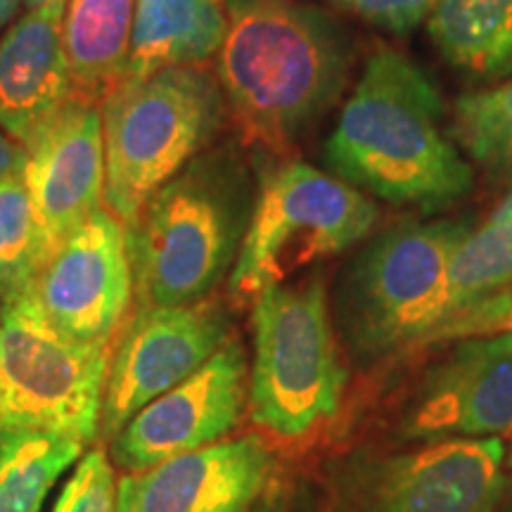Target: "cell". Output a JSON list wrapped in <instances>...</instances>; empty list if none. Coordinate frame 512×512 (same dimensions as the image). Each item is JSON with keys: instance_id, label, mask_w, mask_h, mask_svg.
<instances>
[{"instance_id": "cell-1", "label": "cell", "mask_w": 512, "mask_h": 512, "mask_svg": "<svg viewBox=\"0 0 512 512\" xmlns=\"http://www.w3.org/2000/svg\"><path fill=\"white\" fill-rule=\"evenodd\" d=\"M432 76L387 43L375 46L337 114L323 159L363 195L425 214L463 200L475 171L444 126Z\"/></svg>"}, {"instance_id": "cell-2", "label": "cell", "mask_w": 512, "mask_h": 512, "mask_svg": "<svg viewBox=\"0 0 512 512\" xmlns=\"http://www.w3.org/2000/svg\"><path fill=\"white\" fill-rule=\"evenodd\" d=\"M216 79L242 140L268 152L299 143L347 91L354 41L306 0H223Z\"/></svg>"}, {"instance_id": "cell-3", "label": "cell", "mask_w": 512, "mask_h": 512, "mask_svg": "<svg viewBox=\"0 0 512 512\" xmlns=\"http://www.w3.org/2000/svg\"><path fill=\"white\" fill-rule=\"evenodd\" d=\"M252 204L245 162L223 147L164 183L126 226L138 306L202 302L235 266Z\"/></svg>"}, {"instance_id": "cell-4", "label": "cell", "mask_w": 512, "mask_h": 512, "mask_svg": "<svg viewBox=\"0 0 512 512\" xmlns=\"http://www.w3.org/2000/svg\"><path fill=\"white\" fill-rule=\"evenodd\" d=\"M105 209L128 226L155 192L207 150L226 121L219 79L204 67L126 76L100 102Z\"/></svg>"}, {"instance_id": "cell-5", "label": "cell", "mask_w": 512, "mask_h": 512, "mask_svg": "<svg viewBox=\"0 0 512 512\" xmlns=\"http://www.w3.org/2000/svg\"><path fill=\"white\" fill-rule=\"evenodd\" d=\"M252 304L249 415L278 437H304L339 411L347 384L328 290L323 278L313 275L304 283L268 285Z\"/></svg>"}, {"instance_id": "cell-6", "label": "cell", "mask_w": 512, "mask_h": 512, "mask_svg": "<svg viewBox=\"0 0 512 512\" xmlns=\"http://www.w3.org/2000/svg\"><path fill=\"white\" fill-rule=\"evenodd\" d=\"M377 204L354 185L290 159L261 176L230 292L247 302L302 268L344 254L373 233Z\"/></svg>"}, {"instance_id": "cell-7", "label": "cell", "mask_w": 512, "mask_h": 512, "mask_svg": "<svg viewBox=\"0 0 512 512\" xmlns=\"http://www.w3.org/2000/svg\"><path fill=\"white\" fill-rule=\"evenodd\" d=\"M472 223L403 221L368 242L344 275L342 309L370 354L430 344L448 316V271Z\"/></svg>"}, {"instance_id": "cell-8", "label": "cell", "mask_w": 512, "mask_h": 512, "mask_svg": "<svg viewBox=\"0 0 512 512\" xmlns=\"http://www.w3.org/2000/svg\"><path fill=\"white\" fill-rule=\"evenodd\" d=\"M110 342L55 330L24 290L0 302V430L100 437Z\"/></svg>"}, {"instance_id": "cell-9", "label": "cell", "mask_w": 512, "mask_h": 512, "mask_svg": "<svg viewBox=\"0 0 512 512\" xmlns=\"http://www.w3.org/2000/svg\"><path fill=\"white\" fill-rule=\"evenodd\" d=\"M27 292L64 337L110 342L133 302L124 223L105 207L93 211L48 254Z\"/></svg>"}, {"instance_id": "cell-10", "label": "cell", "mask_w": 512, "mask_h": 512, "mask_svg": "<svg viewBox=\"0 0 512 512\" xmlns=\"http://www.w3.org/2000/svg\"><path fill=\"white\" fill-rule=\"evenodd\" d=\"M228 332L226 311L204 299L185 306H138L110 361L102 437H117L140 408L188 380L228 342Z\"/></svg>"}, {"instance_id": "cell-11", "label": "cell", "mask_w": 512, "mask_h": 512, "mask_svg": "<svg viewBox=\"0 0 512 512\" xmlns=\"http://www.w3.org/2000/svg\"><path fill=\"white\" fill-rule=\"evenodd\" d=\"M247 387V354L238 339H228L200 370L140 408L110 439L112 463L140 472L219 444L238 425Z\"/></svg>"}, {"instance_id": "cell-12", "label": "cell", "mask_w": 512, "mask_h": 512, "mask_svg": "<svg viewBox=\"0 0 512 512\" xmlns=\"http://www.w3.org/2000/svg\"><path fill=\"white\" fill-rule=\"evenodd\" d=\"M22 181L50 252L105 207V133L100 100L74 93L24 143Z\"/></svg>"}, {"instance_id": "cell-13", "label": "cell", "mask_w": 512, "mask_h": 512, "mask_svg": "<svg viewBox=\"0 0 512 512\" xmlns=\"http://www.w3.org/2000/svg\"><path fill=\"white\" fill-rule=\"evenodd\" d=\"M512 432V335H472L422 382L406 418L413 439H501Z\"/></svg>"}, {"instance_id": "cell-14", "label": "cell", "mask_w": 512, "mask_h": 512, "mask_svg": "<svg viewBox=\"0 0 512 512\" xmlns=\"http://www.w3.org/2000/svg\"><path fill=\"white\" fill-rule=\"evenodd\" d=\"M273 475L259 437L223 439L117 482V512H256Z\"/></svg>"}, {"instance_id": "cell-15", "label": "cell", "mask_w": 512, "mask_h": 512, "mask_svg": "<svg viewBox=\"0 0 512 512\" xmlns=\"http://www.w3.org/2000/svg\"><path fill=\"white\" fill-rule=\"evenodd\" d=\"M503 489V439L430 441L377 470L363 512H494Z\"/></svg>"}, {"instance_id": "cell-16", "label": "cell", "mask_w": 512, "mask_h": 512, "mask_svg": "<svg viewBox=\"0 0 512 512\" xmlns=\"http://www.w3.org/2000/svg\"><path fill=\"white\" fill-rule=\"evenodd\" d=\"M67 0L24 12L0 38V128L19 143L76 93L64 48Z\"/></svg>"}, {"instance_id": "cell-17", "label": "cell", "mask_w": 512, "mask_h": 512, "mask_svg": "<svg viewBox=\"0 0 512 512\" xmlns=\"http://www.w3.org/2000/svg\"><path fill=\"white\" fill-rule=\"evenodd\" d=\"M226 27L223 0H136L126 76L202 67L219 55Z\"/></svg>"}, {"instance_id": "cell-18", "label": "cell", "mask_w": 512, "mask_h": 512, "mask_svg": "<svg viewBox=\"0 0 512 512\" xmlns=\"http://www.w3.org/2000/svg\"><path fill=\"white\" fill-rule=\"evenodd\" d=\"M425 31L441 60L467 79L512 76V0H439Z\"/></svg>"}, {"instance_id": "cell-19", "label": "cell", "mask_w": 512, "mask_h": 512, "mask_svg": "<svg viewBox=\"0 0 512 512\" xmlns=\"http://www.w3.org/2000/svg\"><path fill=\"white\" fill-rule=\"evenodd\" d=\"M136 0H67L64 48L76 93L100 100L126 79Z\"/></svg>"}, {"instance_id": "cell-20", "label": "cell", "mask_w": 512, "mask_h": 512, "mask_svg": "<svg viewBox=\"0 0 512 512\" xmlns=\"http://www.w3.org/2000/svg\"><path fill=\"white\" fill-rule=\"evenodd\" d=\"M86 444L34 430H0V512H41Z\"/></svg>"}, {"instance_id": "cell-21", "label": "cell", "mask_w": 512, "mask_h": 512, "mask_svg": "<svg viewBox=\"0 0 512 512\" xmlns=\"http://www.w3.org/2000/svg\"><path fill=\"white\" fill-rule=\"evenodd\" d=\"M448 136L467 162L498 181H512V76L453 102Z\"/></svg>"}, {"instance_id": "cell-22", "label": "cell", "mask_w": 512, "mask_h": 512, "mask_svg": "<svg viewBox=\"0 0 512 512\" xmlns=\"http://www.w3.org/2000/svg\"><path fill=\"white\" fill-rule=\"evenodd\" d=\"M512 285V190L482 226L472 228L448 271V316ZM446 316V318H448Z\"/></svg>"}, {"instance_id": "cell-23", "label": "cell", "mask_w": 512, "mask_h": 512, "mask_svg": "<svg viewBox=\"0 0 512 512\" xmlns=\"http://www.w3.org/2000/svg\"><path fill=\"white\" fill-rule=\"evenodd\" d=\"M48 254L22 176L0 183V302L27 290Z\"/></svg>"}, {"instance_id": "cell-24", "label": "cell", "mask_w": 512, "mask_h": 512, "mask_svg": "<svg viewBox=\"0 0 512 512\" xmlns=\"http://www.w3.org/2000/svg\"><path fill=\"white\" fill-rule=\"evenodd\" d=\"M53 512H117V479L102 448L83 453Z\"/></svg>"}, {"instance_id": "cell-25", "label": "cell", "mask_w": 512, "mask_h": 512, "mask_svg": "<svg viewBox=\"0 0 512 512\" xmlns=\"http://www.w3.org/2000/svg\"><path fill=\"white\" fill-rule=\"evenodd\" d=\"M494 332L512 335V285L453 311L434 332L430 344L472 335H494Z\"/></svg>"}, {"instance_id": "cell-26", "label": "cell", "mask_w": 512, "mask_h": 512, "mask_svg": "<svg viewBox=\"0 0 512 512\" xmlns=\"http://www.w3.org/2000/svg\"><path fill=\"white\" fill-rule=\"evenodd\" d=\"M332 10L361 19L370 27L389 34H408L434 10L439 0H323Z\"/></svg>"}, {"instance_id": "cell-27", "label": "cell", "mask_w": 512, "mask_h": 512, "mask_svg": "<svg viewBox=\"0 0 512 512\" xmlns=\"http://www.w3.org/2000/svg\"><path fill=\"white\" fill-rule=\"evenodd\" d=\"M27 164V147L0 128V183L22 176Z\"/></svg>"}, {"instance_id": "cell-28", "label": "cell", "mask_w": 512, "mask_h": 512, "mask_svg": "<svg viewBox=\"0 0 512 512\" xmlns=\"http://www.w3.org/2000/svg\"><path fill=\"white\" fill-rule=\"evenodd\" d=\"M24 5V0H0V27L10 24L17 17L19 8Z\"/></svg>"}, {"instance_id": "cell-29", "label": "cell", "mask_w": 512, "mask_h": 512, "mask_svg": "<svg viewBox=\"0 0 512 512\" xmlns=\"http://www.w3.org/2000/svg\"><path fill=\"white\" fill-rule=\"evenodd\" d=\"M505 470H512V439H510V446L505 448Z\"/></svg>"}, {"instance_id": "cell-30", "label": "cell", "mask_w": 512, "mask_h": 512, "mask_svg": "<svg viewBox=\"0 0 512 512\" xmlns=\"http://www.w3.org/2000/svg\"><path fill=\"white\" fill-rule=\"evenodd\" d=\"M256 512H280V508H278V505H259Z\"/></svg>"}, {"instance_id": "cell-31", "label": "cell", "mask_w": 512, "mask_h": 512, "mask_svg": "<svg viewBox=\"0 0 512 512\" xmlns=\"http://www.w3.org/2000/svg\"><path fill=\"white\" fill-rule=\"evenodd\" d=\"M43 3H48V0H24V5H27V10L38 8V5H43Z\"/></svg>"}]
</instances>
